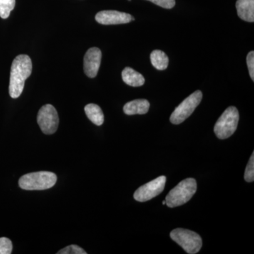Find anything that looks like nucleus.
I'll use <instances>...</instances> for the list:
<instances>
[{
	"instance_id": "f257e3e1",
	"label": "nucleus",
	"mask_w": 254,
	"mask_h": 254,
	"mask_svg": "<svg viewBox=\"0 0 254 254\" xmlns=\"http://www.w3.org/2000/svg\"><path fill=\"white\" fill-rule=\"evenodd\" d=\"M31 58L26 55H20L13 61L10 73L9 91L10 96L17 98L22 93L25 81L32 72Z\"/></svg>"
},
{
	"instance_id": "f03ea898",
	"label": "nucleus",
	"mask_w": 254,
	"mask_h": 254,
	"mask_svg": "<svg viewBox=\"0 0 254 254\" xmlns=\"http://www.w3.org/2000/svg\"><path fill=\"white\" fill-rule=\"evenodd\" d=\"M197 190L196 181L187 178L178 184L166 196V204L170 208H175L185 204L195 194Z\"/></svg>"
},
{
	"instance_id": "7ed1b4c3",
	"label": "nucleus",
	"mask_w": 254,
	"mask_h": 254,
	"mask_svg": "<svg viewBox=\"0 0 254 254\" xmlns=\"http://www.w3.org/2000/svg\"><path fill=\"white\" fill-rule=\"evenodd\" d=\"M57 178V175L50 172H37L23 175L20 178L18 185L24 190H46L55 186Z\"/></svg>"
},
{
	"instance_id": "20e7f679",
	"label": "nucleus",
	"mask_w": 254,
	"mask_h": 254,
	"mask_svg": "<svg viewBox=\"0 0 254 254\" xmlns=\"http://www.w3.org/2000/svg\"><path fill=\"white\" fill-rule=\"evenodd\" d=\"M240 115L235 107H229L218 119L214 132L220 139H226L235 133L238 126Z\"/></svg>"
},
{
	"instance_id": "39448f33",
	"label": "nucleus",
	"mask_w": 254,
	"mask_h": 254,
	"mask_svg": "<svg viewBox=\"0 0 254 254\" xmlns=\"http://www.w3.org/2000/svg\"><path fill=\"white\" fill-rule=\"evenodd\" d=\"M174 242L181 246L187 253H198L202 247V239L198 234L186 229L177 228L170 233Z\"/></svg>"
},
{
	"instance_id": "423d86ee",
	"label": "nucleus",
	"mask_w": 254,
	"mask_h": 254,
	"mask_svg": "<svg viewBox=\"0 0 254 254\" xmlns=\"http://www.w3.org/2000/svg\"><path fill=\"white\" fill-rule=\"evenodd\" d=\"M203 98V94L200 91H195L177 107L176 109L170 116V122L173 125H180L190 118L193 113L196 107L200 104Z\"/></svg>"
},
{
	"instance_id": "0eeeda50",
	"label": "nucleus",
	"mask_w": 254,
	"mask_h": 254,
	"mask_svg": "<svg viewBox=\"0 0 254 254\" xmlns=\"http://www.w3.org/2000/svg\"><path fill=\"white\" fill-rule=\"evenodd\" d=\"M37 121L43 133L53 134L58 130L59 117L55 107L47 104L42 107L38 112Z\"/></svg>"
},
{
	"instance_id": "6e6552de",
	"label": "nucleus",
	"mask_w": 254,
	"mask_h": 254,
	"mask_svg": "<svg viewBox=\"0 0 254 254\" xmlns=\"http://www.w3.org/2000/svg\"><path fill=\"white\" fill-rule=\"evenodd\" d=\"M166 177L160 176L145 184L135 191L133 198L137 201H148L161 193L165 189Z\"/></svg>"
},
{
	"instance_id": "1a4fd4ad",
	"label": "nucleus",
	"mask_w": 254,
	"mask_h": 254,
	"mask_svg": "<svg viewBox=\"0 0 254 254\" xmlns=\"http://www.w3.org/2000/svg\"><path fill=\"white\" fill-rule=\"evenodd\" d=\"M97 22L103 25H117L134 21L131 14L115 10H106L98 12L95 16Z\"/></svg>"
},
{
	"instance_id": "9d476101",
	"label": "nucleus",
	"mask_w": 254,
	"mask_h": 254,
	"mask_svg": "<svg viewBox=\"0 0 254 254\" xmlns=\"http://www.w3.org/2000/svg\"><path fill=\"white\" fill-rule=\"evenodd\" d=\"M101 50L98 48H90L84 56V72L89 78H95L98 74L101 63Z\"/></svg>"
},
{
	"instance_id": "9b49d317",
	"label": "nucleus",
	"mask_w": 254,
	"mask_h": 254,
	"mask_svg": "<svg viewBox=\"0 0 254 254\" xmlns=\"http://www.w3.org/2000/svg\"><path fill=\"white\" fill-rule=\"evenodd\" d=\"M236 8L241 19L247 22H254V0H237Z\"/></svg>"
},
{
	"instance_id": "f8f14e48",
	"label": "nucleus",
	"mask_w": 254,
	"mask_h": 254,
	"mask_svg": "<svg viewBox=\"0 0 254 254\" xmlns=\"http://www.w3.org/2000/svg\"><path fill=\"white\" fill-rule=\"evenodd\" d=\"M150 108L149 102L145 99L132 100L124 106V113L127 115H144Z\"/></svg>"
},
{
	"instance_id": "ddd939ff",
	"label": "nucleus",
	"mask_w": 254,
	"mask_h": 254,
	"mask_svg": "<svg viewBox=\"0 0 254 254\" xmlns=\"http://www.w3.org/2000/svg\"><path fill=\"white\" fill-rule=\"evenodd\" d=\"M122 77L124 82L130 86L139 87L145 83V78L143 75L132 68H125L122 73Z\"/></svg>"
},
{
	"instance_id": "4468645a",
	"label": "nucleus",
	"mask_w": 254,
	"mask_h": 254,
	"mask_svg": "<svg viewBox=\"0 0 254 254\" xmlns=\"http://www.w3.org/2000/svg\"><path fill=\"white\" fill-rule=\"evenodd\" d=\"M84 110L88 118L97 126H100L104 123V115L98 105L91 103L87 105Z\"/></svg>"
},
{
	"instance_id": "2eb2a0df",
	"label": "nucleus",
	"mask_w": 254,
	"mask_h": 254,
	"mask_svg": "<svg viewBox=\"0 0 254 254\" xmlns=\"http://www.w3.org/2000/svg\"><path fill=\"white\" fill-rule=\"evenodd\" d=\"M150 61L153 66L156 69H166L168 66L169 58L164 52L161 50H155L152 52L150 54Z\"/></svg>"
},
{
	"instance_id": "dca6fc26",
	"label": "nucleus",
	"mask_w": 254,
	"mask_h": 254,
	"mask_svg": "<svg viewBox=\"0 0 254 254\" xmlns=\"http://www.w3.org/2000/svg\"><path fill=\"white\" fill-rule=\"evenodd\" d=\"M16 0H0V17L7 18L14 9Z\"/></svg>"
},
{
	"instance_id": "f3484780",
	"label": "nucleus",
	"mask_w": 254,
	"mask_h": 254,
	"mask_svg": "<svg viewBox=\"0 0 254 254\" xmlns=\"http://www.w3.org/2000/svg\"><path fill=\"white\" fill-rule=\"evenodd\" d=\"M245 180L247 182L254 181V153H252L247 168L245 170Z\"/></svg>"
},
{
	"instance_id": "a211bd4d",
	"label": "nucleus",
	"mask_w": 254,
	"mask_h": 254,
	"mask_svg": "<svg viewBox=\"0 0 254 254\" xmlns=\"http://www.w3.org/2000/svg\"><path fill=\"white\" fill-rule=\"evenodd\" d=\"M12 249V243L9 239L6 237L0 238V254H11Z\"/></svg>"
},
{
	"instance_id": "6ab92c4d",
	"label": "nucleus",
	"mask_w": 254,
	"mask_h": 254,
	"mask_svg": "<svg viewBox=\"0 0 254 254\" xmlns=\"http://www.w3.org/2000/svg\"><path fill=\"white\" fill-rule=\"evenodd\" d=\"M83 249L77 245H70L58 252V254H86Z\"/></svg>"
},
{
	"instance_id": "aec40b11",
	"label": "nucleus",
	"mask_w": 254,
	"mask_h": 254,
	"mask_svg": "<svg viewBox=\"0 0 254 254\" xmlns=\"http://www.w3.org/2000/svg\"><path fill=\"white\" fill-rule=\"evenodd\" d=\"M154 3L155 4L158 5L159 6L165 8V9H173L175 6V0H148Z\"/></svg>"
},
{
	"instance_id": "412c9836",
	"label": "nucleus",
	"mask_w": 254,
	"mask_h": 254,
	"mask_svg": "<svg viewBox=\"0 0 254 254\" xmlns=\"http://www.w3.org/2000/svg\"><path fill=\"white\" fill-rule=\"evenodd\" d=\"M247 66L249 68L250 77L252 81H254V52L251 51L249 53L247 58Z\"/></svg>"
},
{
	"instance_id": "4be33fe9",
	"label": "nucleus",
	"mask_w": 254,
	"mask_h": 254,
	"mask_svg": "<svg viewBox=\"0 0 254 254\" xmlns=\"http://www.w3.org/2000/svg\"><path fill=\"white\" fill-rule=\"evenodd\" d=\"M163 205H165V204H166V201H165V200H163Z\"/></svg>"
},
{
	"instance_id": "5701e85b",
	"label": "nucleus",
	"mask_w": 254,
	"mask_h": 254,
	"mask_svg": "<svg viewBox=\"0 0 254 254\" xmlns=\"http://www.w3.org/2000/svg\"><path fill=\"white\" fill-rule=\"evenodd\" d=\"M128 1H131V0H128Z\"/></svg>"
}]
</instances>
